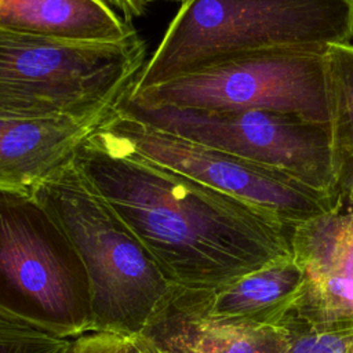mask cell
<instances>
[{
	"label": "cell",
	"instance_id": "9",
	"mask_svg": "<svg viewBox=\"0 0 353 353\" xmlns=\"http://www.w3.org/2000/svg\"><path fill=\"white\" fill-rule=\"evenodd\" d=\"M139 336L150 353H285V327L250 328L208 317L199 292L175 287Z\"/></svg>",
	"mask_w": 353,
	"mask_h": 353
},
{
	"label": "cell",
	"instance_id": "6",
	"mask_svg": "<svg viewBox=\"0 0 353 353\" xmlns=\"http://www.w3.org/2000/svg\"><path fill=\"white\" fill-rule=\"evenodd\" d=\"M324 54L252 52L131 91L125 99L146 108L272 110L328 124Z\"/></svg>",
	"mask_w": 353,
	"mask_h": 353
},
{
	"label": "cell",
	"instance_id": "11",
	"mask_svg": "<svg viewBox=\"0 0 353 353\" xmlns=\"http://www.w3.org/2000/svg\"><path fill=\"white\" fill-rule=\"evenodd\" d=\"M0 29L83 43H114L138 33L105 0H0Z\"/></svg>",
	"mask_w": 353,
	"mask_h": 353
},
{
	"label": "cell",
	"instance_id": "12",
	"mask_svg": "<svg viewBox=\"0 0 353 353\" xmlns=\"http://www.w3.org/2000/svg\"><path fill=\"white\" fill-rule=\"evenodd\" d=\"M303 285V270L294 258L254 270L216 290L197 291L205 314L250 328L281 327Z\"/></svg>",
	"mask_w": 353,
	"mask_h": 353
},
{
	"label": "cell",
	"instance_id": "14",
	"mask_svg": "<svg viewBox=\"0 0 353 353\" xmlns=\"http://www.w3.org/2000/svg\"><path fill=\"white\" fill-rule=\"evenodd\" d=\"M73 341L0 313V353H70Z\"/></svg>",
	"mask_w": 353,
	"mask_h": 353
},
{
	"label": "cell",
	"instance_id": "8",
	"mask_svg": "<svg viewBox=\"0 0 353 353\" xmlns=\"http://www.w3.org/2000/svg\"><path fill=\"white\" fill-rule=\"evenodd\" d=\"M98 131L154 164L268 211L290 226L343 205L342 197L281 170L165 132L120 108Z\"/></svg>",
	"mask_w": 353,
	"mask_h": 353
},
{
	"label": "cell",
	"instance_id": "1",
	"mask_svg": "<svg viewBox=\"0 0 353 353\" xmlns=\"http://www.w3.org/2000/svg\"><path fill=\"white\" fill-rule=\"evenodd\" d=\"M73 161L176 287L216 291L292 256L294 226L154 164L99 131Z\"/></svg>",
	"mask_w": 353,
	"mask_h": 353
},
{
	"label": "cell",
	"instance_id": "3",
	"mask_svg": "<svg viewBox=\"0 0 353 353\" xmlns=\"http://www.w3.org/2000/svg\"><path fill=\"white\" fill-rule=\"evenodd\" d=\"M30 193L57 221L84 265L91 332L139 335L176 287L150 251L73 159Z\"/></svg>",
	"mask_w": 353,
	"mask_h": 353
},
{
	"label": "cell",
	"instance_id": "10",
	"mask_svg": "<svg viewBox=\"0 0 353 353\" xmlns=\"http://www.w3.org/2000/svg\"><path fill=\"white\" fill-rule=\"evenodd\" d=\"M108 120L0 119V189L30 192Z\"/></svg>",
	"mask_w": 353,
	"mask_h": 353
},
{
	"label": "cell",
	"instance_id": "2",
	"mask_svg": "<svg viewBox=\"0 0 353 353\" xmlns=\"http://www.w3.org/2000/svg\"><path fill=\"white\" fill-rule=\"evenodd\" d=\"M353 37V0H183L132 91L241 55Z\"/></svg>",
	"mask_w": 353,
	"mask_h": 353
},
{
	"label": "cell",
	"instance_id": "17",
	"mask_svg": "<svg viewBox=\"0 0 353 353\" xmlns=\"http://www.w3.org/2000/svg\"><path fill=\"white\" fill-rule=\"evenodd\" d=\"M349 353H353V343H352V347H350V352Z\"/></svg>",
	"mask_w": 353,
	"mask_h": 353
},
{
	"label": "cell",
	"instance_id": "15",
	"mask_svg": "<svg viewBox=\"0 0 353 353\" xmlns=\"http://www.w3.org/2000/svg\"><path fill=\"white\" fill-rule=\"evenodd\" d=\"M70 353H150L139 335L91 332L77 336Z\"/></svg>",
	"mask_w": 353,
	"mask_h": 353
},
{
	"label": "cell",
	"instance_id": "18",
	"mask_svg": "<svg viewBox=\"0 0 353 353\" xmlns=\"http://www.w3.org/2000/svg\"><path fill=\"white\" fill-rule=\"evenodd\" d=\"M170 1H179V3H182L183 0H170Z\"/></svg>",
	"mask_w": 353,
	"mask_h": 353
},
{
	"label": "cell",
	"instance_id": "5",
	"mask_svg": "<svg viewBox=\"0 0 353 353\" xmlns=\"http://www.w3.org/2000/svg\"><path fill=\"white\" fill-rule=\"evenodd\" d=\"M0 313L66 339L92 331L84 265L30 192L0 189Z\"/></svg>",
	"mask_w": 353,
	"mask_h": 353
},
{
	"label": "cell",
	"instance_id": "16",
	"mask_svg": "<svg viewBox=\"0 0 353 353\" xmlns=\"http://www.w3.org/2000/svg\"><path fill=\"white\" fill-rule=\"evenodd\" d=\"M113 10H117L123 18L131 21L145 14L148 6L160 0H105Z\"/></svg>",
	"mask_w": 353,
	"mask_h": 353
},
{
	"label": "cell",
	"instance_id": "7",
	"mask_svg": "<svg viewBox=\"0 0 353 353\" xmlns=\"http://www.w3.org/2000/svg\"><path fill=\"white\" fill-rule=\"evenodd\" d=\"M120 109L165 132L281 170L342 197L332 172L327 123L259 109L146 108L127 99Z\"/></svg>",
	"mask_w": 353,
	"mask_h": 353
},
{
	"label": "cell",
	"instance_id": "4",
	"mask_svg": "<svg viewBox=\"0 0 353 353\" xmlns=\"http://www.w3.org/2000/svg\"><path fill=\"white\" fill-rule=\"evenodd\" d=\"M146 43L65 41L0 29V119H110L146 63Z\"/></svg>",
	"mask_w": 353,
	"mask_h": 353
},
{
	"label": "cell",
	"instance_id": "13",
	"mask_svg": "<svg viewBox=\"0 0 353 353\" xmlns=\"http://www.w3.org/2000/svg\"><path fill=\"white\" fill-rule=\"evenodd\" d=\"M332 172L342 199L353 204V44L338 43L324 54Z\"/></svg>",
	"mask_w": 353,
	"mask_h": 353
}]
</instances>
